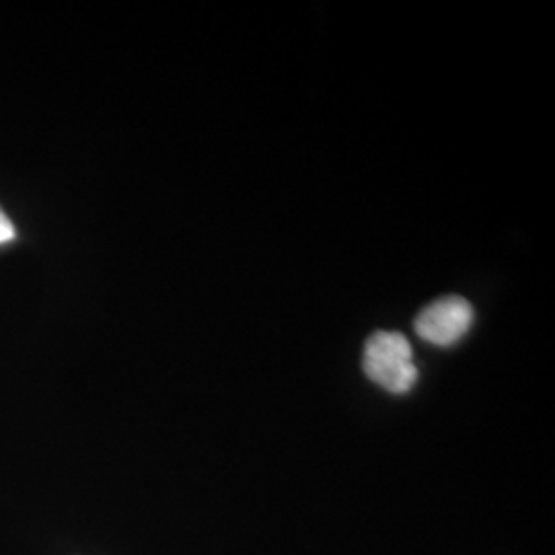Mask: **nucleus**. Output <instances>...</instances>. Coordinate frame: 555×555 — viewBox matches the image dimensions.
Segmentation results:
<instances>
[{"label":"nucleus","mask_w":555,"mask_h":555,"mask_svg":"<svg viewBox=\"0 0 555 555\" xmlns=\"http://www.w3.org/2000/svg\"><path fill=\"white\" fill-rule=\"evenodd\" d=\"M362 369L373 383L396 396L408 393L416 385L412 344L397 332H377L366 339Z\"/></svg>","instance_id":"obj_1"},{"label":"nucleus","mask_w":555,"mask_h":555,"mask_svg":"<svg viewBox=\"0 0 555 555\" xmlns=\"http://www.w3.org/2000/svg\"><path fill=\"white\" fill-rule=\"evenodd\" d=\"M15 238H17V229H15L13 220L9 219V215L0 206V247L13 243Z\"/></svg>","instance_id":"obj_3"},{"label":"nucleus","mask_w":555,"mask_h":555,"mask_svg":"<svg viewBox=\"0 0 555 555\" xmlns=\"http://www.w3.org/2000/svg\"><path fill=\"white\" fill-rule=\"evenodd\" d=\"M474 323V309L463 297L438 298L426 305L416 318L417 336L440 348L453 346L469 332Z\"/></svg>","instance_id":"obj_2"}]
</instances>
